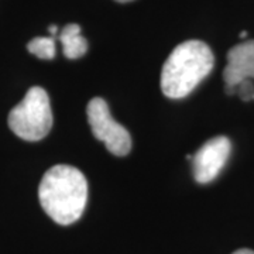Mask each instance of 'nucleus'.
<instances>
[{
  "label": "nucleus",
  "instance_id": "obj_11",
  "mask_svg": "<svg viewBox=\"0 0 254 254\" xmlns=\"http://www.w3.org/2000/svg\"><path fill=\"white\" fill-rule=\"evenodd\" d=\"M57 31H58L57 26H50V33H51L53 36H55V34H57Z\"/></svg>",
  "mask_w": 254,
  "mask_h": 254
},
{
  "label": "nucleus",
  "instance_id": "obj_3",
  "mask_svg": "<svg viewBox=\"0 0 254 254\" xmlns=\"http://www.w3.org/2000/svg\"><path fill=\"white\" fill-rule=\"evenodd\" d=\"M9 127L16 136L27 141H38L50 133L53 112L50 98L43 88L28 89L24 99L10 112Z\"/></svg>",
  "mask_w": 254,
  "mask_h": 254
},
{
  "label": "nucleus",
  "instance_id": "obj_9",
  "mask_svg": "<svg viewBox=\"0 0 254 254\" xmlns=\"http://www.w3.org/2000/svg\"><path fill=\"white\" fill-rule=\"evenodd\" d=\"M236 95L240 96V99L249 102L254 99V85L252 79H245L236 86Z\"/></svg>",
  "mask_w": 254,
  "mask_h": 254
},
{
  "label": "nucleus",
  "instance_id": "obj_6",
  "mask_svg": "<svg viewBox=\"0 0 254 254\" xmlns=\"http://www.w3.org/2000/svg\"><path fill=\"white\" fill-rule=\"evenodd\" d=\"M223 79L227 95H236V86L242 81L254 79V40H247L230 48Z\"/></svg>",
  "mask_w": 254,
  "mask_h": 254
},
{
  "label": "nucleus",
  "instance_id": "obj_7",
  "mask_svg": "<svg viewBox=\"0 0 254 254\" xmlns=\"http://www.w3.org/2000/svg\"><path fill=\"white\" fill-rule=\"evenodd\" d=\"M60 41L63 44L64 54L68 60H78L88 51V41L85 37H82L81 27L75 23L63 28Z\"/></svg>",
  "mask_w": 254,
  "mask_h": 254
},
{
  "label": "nucleus",
  "instance_id": "obj_5",
  "mask_svg": "<svg viewBox=\"0 0 254 254\" xmlns=\"http://www.w3.org/2000/svg\"><path fill=\"white\" fill-rule=\"evenodd\" d=\"M230 150V140L225 136L213 137L205 144H202V147L190 158L195 181L199 184L213 181L227 163Z\"/></svg>",
  "mask_w": 254,
  "mask_h": 254
},
{
  "label": "nucleus",
  "instance_id": "obj_13",
  "mask_svg": "<svg viewBox=\"0 0 254 254\" xmlns=\"http://www.w3.org/2000/svg\"><path fill=\"white\" fill-rule=\"evenodd\" d=\"M116 1H120V3H127V1H131V0H116Z\"/></svg>",
  "mask_w": 254,
  "mask_h": 254
},
{
  "label": "nucleus",
  "instance_id": "obj_4",
  "mask_svg": "<svg viewBox=\"0 0 254 254\" xmlns=\"http://www.w3.org/2000/svg\"><path fill=\"white\" fill-rule=\"evenodd\" d=\"M88 122L93 136L103 141L112 154L125 157L131 150V137L110 115L109 106L102 98H93L88 103Z\"/></svg>",
  "mask_w": 254,
  "mask_h": 254
},
{
  "label": "nucleus",
  "instance_id": "obj_10",
  "mask_svg": "<svg viewBox=\"0 0 254 254\" xmlns=\"http://www.w3.org/2000/svg\"><path fill=\"white\" fill-rule=\"evenodd\" d=\"M233 254H254V252L250 250V249H240V250H237Z\"/></svg>",
  "mask_w": 254,
  "mask_h": 254
},
{
  "label": "nucleus",
  "instance_id": "obj_12",
  "mask_svg": "<svg viewBox=\"0 0 254 254\" xmlns=\"http://www.w3.org/2000/svg\"><path fill=\"white\" fill-rule=\"evenodd\" d=\"M246 36H247V33H246V31H242V34H240V38H245Z\"/></svg>",
  "mask_w": 254,
  "mask_h": 254
},
{
  "label": "nucleus",
  "instance_id": "obj_1",
  "mask_svg": "<svg viewBox=\"0 0 254 254\" xmlns=\"http://www.w3.org/2000/svg\"><path fill=\"white\" fill-rule=\"evenodd\" d=\"M38 198L46 213L58 225L68 226L81 218L88 200V182L71 165L50 168L38 188Z\"/></svg>",
  "mask_w": 254,
  "mask_h": 254
},
{
  "label": "nucleus",
  "instance_id": "obj_2",
  "mask_svg": "<svg viewBox=\"0 0 254 254\" xmlns=\"http://www.w3.org/2000/svg\"><path fill=\"white\" fill-rule=\"evenodd\" d=\"M215 57L208 44L190 40L174 48L161 72V91L170 99L188 96L213 69Z\"/></svg>",
  "mask_w": 254,
  "mask_h": 254
},
{
  "label": "nucleus",
  "instance_id": "obj_8",
  "mask_svg": "<svg viewBox=\"0 0 254 254\" xmlns=\"http://www.w3.org/2000/svg\"><path fill=\"white\" fill-rule=\"evenodd\" d=\"M27 50L41 60H53L55 57L54 37H37L27 44Z\"/></svg>",
  "mask_w": 254,
  "mask_h": 254
}]
</instances>
